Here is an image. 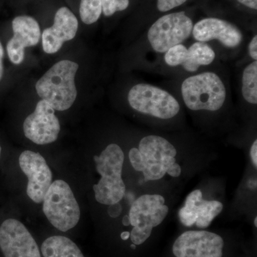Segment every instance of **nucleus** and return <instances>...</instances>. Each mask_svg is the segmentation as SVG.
<instances>
[{
    "mask_svg": "<svg viewBox=\"0 0 257 257\" xmlns=\"http://www.w3.org/2000/svg\"><path fill=\"white\" fill-rule=\"evenodd\" d=\"M78 69V64L70 60H62L54 64L37 81V94L55 110H67L77 98L74 79Z\"/></svg>",
    "mask_w": 257,
    "mask_h": 257,
    "instance_id": "nucleus-1",
    "label": "nucleus"
},
{
    "mask_svg": "<svg viewBox=\"0 0 257 257\" xmlns=\"http://www.w3.org/2000/svg\"><path fill=\"white\" fill-rule=\"evenodd\" d=\"M94 159L96 171L101 175L98 183L93 186L96 200L108 206L119 202L126 192V186L121 178L124 152L119 145L111 144Z\"/></svg>",
    "mask_w": 257,
    "mask_h": 257,
    "instance_id": "nucleus-2",
    "label": "nucleus"
},
{
    "mask_svg": "<svg viewBox=\"0 0 257 257\" xmlns=\"http://www.w3.org/2000/svg\"><path fill=\"white\" fill-rule=\"evenodd\" d=\"M182 94L189 109L215 111L224 105L226 92L217 74L204 72L186 79L182 84Z\"/></svg>",
    "mask_w": 257,
    "mask_h": 257,
    "instance_id": "nucleus-3",
    "label": "nucleus"
},
{
    "mask_svg": "<svg viewBox=\"0 0 257 257\" xmlns=\"http://www.w3.org/2000/svg\"><path fill=\"white\" fill-rule=\"evenodd\" d=\"M42 202L44 214L56 229L65 232L78 224L80 209L72 189L64 181L52 182Z\"/></svg>",
    "mask_w": 257,
    "mask_h": 257,
    "instance_id": "nucleus-4",
    "label": "nucleus"
},
{
    "mask_svg": "<svg viewBox=\"0 0 257 257\" xmlns=\"http://www.w3.org/2000/svg\"><path fill=\"white\" fill-rule=\"evenodd\" d=\"M165 199L160 194H144L130 208V238L134 244L141 245L151 236L152 229L162 224L169 213Z\"/></svg>",
    "mask_w": 257,
    "mask_h": 257,
    "instance_id": "nucleus-5",
    "label": "nucleus"
},
{
    "mask_svg": "<svg viewBox=\"0 0 257 257\" xmlns=\"http://www.w3.org/2000/svg\"><path fill=\"white\" fill-rule=\"evenodd\" d=\"M128 101L135 110L162 119L175 117L180 110L177 99L167 91L147 84L134 86Z\"/></svg>",
    "mask_w": 257,
    "mask_h": 257,
    "instance_id": "nucleus-6",
    "label": "nucleus"
},
{
    "mask_svg": "<svg viewBox=\"0 0 257 257\" xmlns=\"http://www.w3.org/2000/svg\"><path fill=\"white\" fill-rule=\"evenodd\" d=\"M192 20L182 13L166 15L157 20L148 31V40L154 50L164 53L180 45L192 34Z\"/></svg>",
    "mask_w": 257,
    "mask_h": 257,
    "instance_id": "nucleus-7",
    "label": "nucleus"
},
{
    "mask_svg": "<svg viewBox=\"0 0 257 257\" xmlns=\"http://www.w3.org/2000/svg\"><path fill=\"white\" fill-rule=\"evenodd\" d=\"M139 151L143 163V174L147 181L163 178L176 162L177 150L164 138L150 135L142 139Z\"/></svg>",
    "mask_w": 257,
    "mask_h": 257,
    "instance_id": "nucleus-8",
    "label": "nucleus"
},
{
    "mask_svg": "<svg viewBox=\"0 0 257 257\" xmlns=\"http://www.w3.org/2000/svg\"><path fill=\"white\" fill-rule=\"evenodd\" d=\"M224 241L221 236L204 231H187L174 243L176 257H222Z\"/></svg>",
    "mask_w": 257,
    "mask_h": 257,
    "instance_id": "nucleus-9",
    "label": "nucleus"
},
{
    "mask_svg": "<svg viewBox=\"0 0 257 257\" xmlns=\"http://www.w3.org/2000/svg\"><path fill=\"white\" fill-rule=\"evenodd\" d=\"M0 248L5 257H42L26 226L15 219H6L0 226Z\"/></svg>",
    "mask_w": 257,
    "mask_h": 257,
    "instance_id": "nucleus-10",
    "label": "nucleus"
},
{
    "mask_svg": "<svg viewBox=\"0 0 257 257\" xmlns=\"http://www.w3.org/2000/svg\"><path fill=\"white\" fill-rule=\"evenodd\" d=\"M23 128L25 137L32 143L48 145L58 138L60 124L53 107L42 99L37 103L34 112L25 119Z\"/></svg>",
    "mask_w": 257,
    "mask_h": 257,
    "instance_id": "nucleus-11",
    "label": "nucleus"
},
{
    "mask_svg": "<svg viewBox=\"0 0 257 257\" xmlns=\"http://www.w3.org/2000/svg\"><path fill=\"white\" fill-rule=\"evenodd\" d=\"M19 164L28 177L27 194L34 202H43L45 194L52 183V173L46 160L37 152L26 150L20 155Z\"/></svg>",
    "mask_w": 257,
    "mask_h": 257,
    "instance_id": "nucleus-12",
    "label": "nucleus"
},
{
    "mask_svg": "<svg viewBox=\"0 0 257 257\" xmlns=\"http://www.w3.org/2000/svg\"><path fill=\"white\" fill-rule=\"evenodd\" d=\"M223 210L222 203L203 199L202 191H193L187 196L185 204L179 211V220L185 226L195 224L200 229L209 227Z\"/></svg>",
    "mask_w": 257,
    "mask_h": 257,
    "instance_id": "nucleus-13",
    "label": "nucleus"
},
{
    "mask_svg": "<svg viewBox=\"0 0 257 257\" xmlns=\"http://www.w3.org/2000/svg\"><path fill=\"white\" fill-rule=\"evenodd\" d=\"M13 38L7 45L8 57L13 64L18 65L25 59L27 47L37 45L41 37L40 25L30 16L16 17L13 21Z\"/></svg>",
    "mask_w": 257,
    "mask_h": 257,
    "instance_id": "nucleus-14",
    "label": "nucleus"
},
{
    "mask_svg": "<svg viewBox=\"0 0 257 257\" xmlns=\"http://www.w3.org/2000/svg\"><path fill=\"white\" fill-rule=\"evenodd\" d=\"M78 20L69 8L63 7L57 10L54 24L42 34V47L47 54H55L62 48L65 42L76 36Z\"/></svg>",
    "mask_w": 257,
    "mask_h": 257,
    "instance_id": "nucleus-15",
    "label": "nucleus"
},
{
    "mask_svg": "<svg viewBox=\"0 0 257 257\" xmlns=\"http://www.w3.org/2000/svg\"><path fill=\"white\" fill-rule=\"evenodd\" d=\"M192 35L197 42L218 40L224 47L236 48L243 40L239 29L233 24L217 18H206L193 27Z\"/></svg>",
    "mask_w": 257,
    "mask_h": 257,
    "instance_id": "nucleus-16",
    "label": "nucleus"
},
{
    "mask_svg": "<svg viewBox=\"0 0 257 257\" xmlns=\"http://www.w3.org/2000/svg\"><path fill=\"white\" fill-rule=\"evenodd\" d=\"M41 250L43 257H84L77 245L63 236L47 238Z\"/></svg>",
    "mask_w": 257,
    "mask_h": 257,
    "instance_id": "nucleus-17",
    "label": "nucleus"
},
{
    "mask_svg": "<svg viewBox=\"0 0 257 257\" xmlns=\"http://www.w3.org/2000/svg\"><path fill=\"white\" fill-rule=\"evenodd\" d=\"M215 57V52L207 44L197 42L187 49L182 66L187 72H195L201 66L212 63Z\"/></svg>",
    "mask_w": 257,
    "mask_h": 257,
    "instance_id": "nucleus-18",
    "label": "nucleus"
},
{
    "mask_svg": "<svg viewBox=\"0 0 257 257\" xmlns=\"http://www.w3.org/2000/svg\"><path fill=\"white\" fill-rule=\"evenodd\" d=\"M243 97L250 104H257V62L253 61L246 66L243 72Z\"/></svg>",
    "mask_w": 257,
    "mask_h": 257,
    "instance_id": "nucleus-19",
    "label": "nucleus"
},
{
    "mask_svg": "<svg viewBox=\"0 0 257 257\" xmlns=\"http://www.w3.org/2000/svg\"><path fill=\"white\" fill-rule=\"evenodd\" d=\"M101 13V0H81L79 15L83 23L86 25L96 23L100 18Z\"/></svg>",
    "mask_w": 257,
    "mask_h": 257,
    "instance_id": "nucleus-20",
    "label": "nucleus"
},
{
    "mask_svg": "<svg viewBox=\"0 0 257 257\" xmlns=\"http://www.w3.org/2000/svg\"><path fill=\"white\" fill-rule=\"evenodd\" d=\"M187 51V47L182 44L171 47L170 50L165 52L166 63L170 67H177V66L182 65Z\"/></svg>",
    "mask_w": 257,
    "mask_h": 257,
    "instance_id": "nucleus-21",
    "label": "nucleus"
},
{
    "mask_svg": "<svg viewBox=\"0 0 257 257\" xmlns=\"http://www.w3.org/2000/svg\"><path fill=\"white\" fill-rule=\"evenodd\" d=\"M103 14L110 17L116 12L124 11L130 5V0H101Z\"/></svg>",
    "mask_w": 257,
    "mask_h": 257,
    "instance_id": "nucleus-22",
    "label": "nucleus"
},
{
    "mask_svg": "<svg viewBox=\"0 0 257 257\" xmlns=\"http://www.w3.org/2000/svg\"><path fill=\"white\" fill-rule=\"evenodd\" d=\"M188 0H157V9L162 13L170 11L181 6Z\"/></svg>",
    "mask_w": 257,
    "mask_h": 257,
    "instance_id": "nucleus-23",
    "label": "nucleus"
},
{
    "mask_svg": "<svg viewBox=\"0 0 257 257\" xmlns=\"http://www.w3.org/2000/svg\"><path fill=\"white\" fill-rule=\"evenodd\" d=\"M128 158H130L132 166L135 170L138 172H143V160H142L141 155H140L138 148L131 149L128 153Z\"/></svg>",
    "mask_w": 257,
    "mask_h": 257,
    "instance_id": "nucleus-24",
    "label": "nucleus"
},
{
    "mask_svg": "<svg viewBox=\"0 0 257 257\" xmlns=\"http://www.w3.org/2000/svg\"><path fill=\"white\" fill-rule=\"evenodd\" d=\"M122 211V207L119 202L116 203V204H111L109 206L108 208V214L112 218L118 217L121 214Z\"/></svg>",
    "mask_w": 257,
    "mask_h": 257,
    "instance_id": "nucleus-25",
    "label": "nucleus"
},
{
    "mask_svg": "<svg viewBox=\"0 0 257 257\" xmlns=\"http://www.w3.org/2000/svg\"><path fill=\"white\" fill-rule=\"evenodd\" d=\"M248 53L253 61L257 60V36L255 35L248 45Z\"/></svg>",
    "mask_w": 257,
    "mask_h": 257,
    "instance_id": "nucleus-26",
    "label": "nucleus"
},
{
    "mask_svg": "<svg viewBox=\"0 0 257 257\" xmlns=\"http://www.w3.org/2000/svg\"><path fill=\"white\" fill-rule=\"evenodd\" d=\"M167 173L170 175L171 177H179L181 175V173H182V169H181L180 166L177 162H175V164L171 166Z\"/></svg>",
    "mask_w": 257,
    "mask_h": 257,
    "instance_id": "nucleus-27",
    "label": "nucleus"
},
{
    "mask_svg": "<svg viewBox=\"0 0 257 257\" xmlns=\"http://www.w3.org/2000/svg\"><path fill=\"white\" fill-rule=\"evenodd\" d=\"M250 156H251V161L253 167L257 168V140L253 142L251 145V150H250Z\"/></svg>",
    "mask_w": 257,
    "mask_h": 257,
    "instance_id": "nucleus-28",
    "label": "nucleus"
},
{
    "mask_svg": "<svg viewBox=\"0 0 257 257\" xmlns=\"http://www.w3.org/2000/svg\"><path fill=\"white\" fill-rule=\"evenodd\" d=\"M237 1L250 9H257V0H237Z\"/></svg>",
    "mask_w": 257,
    "mask_h": 257,
    "instance_id": "nucleus-29",
    "label": "nucleus"
},
{
    "mask_svg": "<svg viewBox=\"0 0 257 257\" xmlns=\"http://www.w3.org/2000/svg\"><path fill=\"white\" fill-rule=\"evenodd\" d=\"M3 58H4V49H3V45L0 42V81L3 79V74H4Z\"/></svg>",
    "mask_w": 257,
    "mask_h": 257,
    "instance_id": "nucleus-30",
    "label": "nucleus"
},
{
    "mask_svg": "<svg viewBox=\"0 0 257 257\" xmlns=\"http://www.w3.org/2000/svg\"><path fill=\"white\" fill-rule=\"evenodd\" d=\"M122 224L124 225V226H127L128 225H130V217L128 216H124V218L122 219Z\"/></svg>",
    "mask_w": 257,
    "mask_h": 257,
    "instance_id": "nucleus-31",
    "label": "nucleus"
},
{
    "mask_svg": "<svg viewBox=\"0 0 257 257\" xmlns=\"http://www.w3.org/2000/svg\"><path fill=\"white\" fill-rule=\"evenodd\" d=\"M128 237H130V233L128 231H124V232L121 233V238L123 240L128 239Z\"/></svg>",
    "mask_w": 257,
    "mask_h": 257,
    "instance_id": "nucleus-32",
    "label": "nucleus"
},
{
    "mask_svg": "<svg viewBox=\"0 0 257 257\" xmlns=\"http://www.w3.org/2000/svg\"><path fill=\"white\" fill-rule=\"evenodd\" d=\"M253 223H254L255 226H257V217H255L254 221H253Z\"/></svg>",
    "mask_w": 257,
    "mask_h": 257,
    "instance_id": "nucleus-33",
    "label": "nucleus"
},
{
    "mask_svg": "<svg viewBox=\"0 0 257 257\" xmlns=\"http://www.w3.org/2000/svg\"><path fill=\"white\" fill-rule=\"evenodd\" d=\"M131 246H132V248H135H135H136V245H135V244H133V245H132Z\"/></svg>",
    "mask_w": 257,
    "mask_h": 257,
    "instance_id": "nucleus-34",
    "label": "nucleus"
},
{
    "mask_svg": "<svg viewBox=\"0 0 257 257\" xmlns=\"http://www.w3.org/2000/svg\"><path fill=\"white\" fill-rule=\"evenodd\" d=\"M2 147L0 146V158H1Z\"/></svg>",
    "mask_w": 257,
    "mask_h": 257,
    "instance_id": "nucleus-35",
    "label": "nucleus"
}]
</instances>
